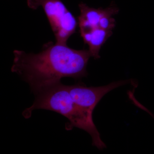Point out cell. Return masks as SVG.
<instances>
[{
	"instance_id": "obj_6",
	"label": "cell",
	"mask_w": 154,
	"mask_h": 154,
	"mask_svg": "<svg viewBox=\"0 0 154 154\" xmlns=\"http://www.w3.org/2000/svg\"><path fill=\"white\" fill-rule=\"evenodd\" d=\"M85 44L89 45V51L95 59L100 58L99 51L108 38L113 34L112 30L96 28L79 32Z\"/></svg>"
},
{
	"instance_id": "obj_3",
	"label": "cell",
	"mask_w": 154,
	"mask_h": 154,
	"mask_svg": "<svg viewBox=\"0 0 154 154\" xmlns=\"http://www.w3.org/2000/svg\"><path fill=\"white\" fill-rule=\"evenodd\" d=\"M30 8L43 9L55 36L56 42L66 44L76 32L78 24L75 17L62 0H27Z\"/></svg>"
},
{
	"instance_id": "obj_1",
	"label": "cell",
	"mask_w": 154,
	"mask_h": 154,
	"mask_svg": "<svg viewBox=\"0 0 154 154\" xmlns=\"http://www.w3.org/2000/svg\"><path fill=\"white\" fill-rule=\"evenodd\" d=\"M11 71L30 86L32 93L60 82L63 78L81 79L88 75L87 67L92 57L89 50H76L67 45L49 42L38 54L15 50Z\"/></svg>"
},
{
	"instance_id": "obj_4",
	"label": "cell",
	"mask_w": 154,
	"mask_h": 154,
	"mask_svg": "<svg viewBox=\"0 0 154 154\" xmlns=\"http://www.w3.org/2000/svg\"><path fill=\"white\" fill-rule=\"evenodd\" d=\"M132 82L129 79L113 82L101 87H87L83 83L67 85L68 91L74 102L78 106L93 115L96 105L107 93L114 89L128 85Z\"/></svg>"
},
{
	"instance_id": "obj_5",
	"label": "cell",
	"mask_w": 154,
	"mask_h": 154,
	"mask_svg": "<svg viewBox=\"0 0 154 154\" xmlns=\"http://www.w3.org/2000/svg\"><path fill=\"white\" fill-rule=\"evenodd\" d=\"M80 14L78 17L79 32L99 28L100 20L105 16L108 10L105 9L91 8L83 2L79 5Z\"/></svg>"
},
{
	"instance_id": "obj_2",
	"label": "cell",
	"mask_w": 154,
	"mask_h": 154,
	"mask_svg": "<svg viewBox=\"0 0 154 154\" xmlns=\"http://www.w3.org/2000/svg\"><path fill=\"white\" fill-rule=\"evenodd\" d=\"M35 99L33 105L22 113L25 119L30 118L32 112L37 109L54 111L66 117L69 122L67 130L75 127L83 130L91 135L92 145L99 150L106 148L93 119V115L81 108L72 99L67 85L59 82L45 87L33 93Z\"/></svg>"
}]
</instances>
